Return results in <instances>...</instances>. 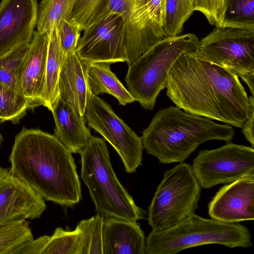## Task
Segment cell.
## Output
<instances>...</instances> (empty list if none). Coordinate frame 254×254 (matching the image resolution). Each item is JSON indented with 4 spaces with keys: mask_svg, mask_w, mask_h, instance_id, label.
Returning a JSON list of instances; mask_svg holds the SVG:
<instances>
[{
    "mask_svg": "<svg viewBox=\"0 0 254 254\" xmlns=\"http://www.w3.org/2000/svg\"><path fill=\"white\" fill-rule=\"evenodd\" d=\"M238 77L185 52L169 71L166 95L186 113L242 128L249 116L250 104Z\"/></svg>",
    "mask_w": 254,
    "mask_h": 254,
    "instance_id": "1",
    "label": "cell"
},
{
    "mask_svg": "<svg viewBox=\"0 0 254 254\" xmlns=\"http://www.w3.org/2000/svg\"><path fill=\"white\" fill-rule=\"evenodd\" d=\"M10 172L45 200L69 207L82 198L72 153L54 134L23 127L9 157Z\"/></svg>",
    "mask_w": 254,
    "mask_h": 254,
    "instance_id": "2",
    "label": "cell"
},
{
    "mask_svg": "<svg viewBox=\"0 0 254 254\" xmlns=\"http://www.w3.org/2000/svg\"><path fill=\"white\" fill-rule=\"evenodd\" d=\"M234 135L230 125L219 124L171 106L156 113L141 138L146 152L166 164L184 162L205 141L228 142Z\"/></svg>",
    "mask_w": 254,
    "mask_h": 254,
    "instance_id": "3",
    "label": "cell"
},
{
    "mask_svg": "<svg viewBox=\"0 0 254 254\" xmlns=\"http://www.w3.org/2000/svg\"><path fill=\"white\" fill-rule=\"evenodd\" d=\"M79 154L81 177L97 213L134 222L144 219L146 212L136 205L114 171L105 139L92 135Z\"/></svg>",
    "mask_w": 254,
    "mask_h": 254,
    "instance_id": "4",
    "label": "cell"
},
{
    "mask_svg": "<svg viewBox=\"0 0 254 254\" xmlns=\"http://www.w3.org/2000/svg\"><path fill=\"white\" fill-rule=\"evenodd\" d=\"M250 230L239 223H226L192 213L168 229L151 231L146 239L145 254H175L208 244L230 249L252 246Z\"/></svg>",
    "mask_w": 254,
    "mask_h": 254,
    "instance_id": "5",
    "label": "cell"
},
{
    "mask_svg": "<svg viewBox=\"0 0 254 254\" xmlns=\"http://www.w3.org/2000/svg\"><path fill=\"white\" fill-rule=\"evenodd\" d=\"M199 40L188 33L166 37L128 65L125 80L135 101L152 110L161 91L166 88L169 71L183 53H193Z\"/></svg>",
    "mask_w": 254,
    "mask_h": 254,
    "instance_id": "6",
    "label": "cell"
},
{
    "mask_svg": "<svg viewBox=\"0 0 254 254\" xmlns=\"http://www.w3.org/2000/svg\"><path fill=\"white\" fill-rule=\"evenodd\" d=\"M201 189L189 163L181 162L166 171L148 207L152 231L168 229L195 213Z\"/></svg>",
    "mask_w": 254,
    "mask_h": 254,
    "instance_id": "7",
    "label": "cell"
},
{
    "mask_svg": "<svg viewBox=\"0 0 254 254\" xmlns=\"http://www.w3.org/2000/svg\"><path fill=\"white\" fill-rule=\"evenodd\" d=\"M189 54L240 77L254 72V29L216 27Z\"/></svg>",
    "mask_w": 254,
    "mask_h": 254,
    "instance_id": "8",
    "label": "cell"
},
{
    "mask_svg": "<svg viewBox=\"0 0 254 254\" xmlns=\"http://www.w3.org/2000/svg\"><path fill=\"white\" fill-rule=\"evenodd\" d=\"M165 0H123L118 14L124 22L126 62L129 65L166 38Z\"/></svg>",
    "mask_w": 254,
    "mask_h": 254,
    "instance_id": "9",
    "label": "cell"
},
{
    "mask_svg": "<svg viewBox=\"0 0 254 254\" xmlns=\"http://www.w3.org/2000/svg\"><path fill=\"white\" fill-rule=\"evenodd\" d=\"M191 167L203 189L229 184L254 176V149L228 142L216 149L200 151Z\"/></svg>",
    "mask_w": 254,
    "mask_h": 254,
    "instance_id": "10",
    "label": "cell"
},
{
    "mask_svg": "<svg viewBox=\"0 0 254 254\" xmlns=\"http://www.w3.org/2000/svg\"><path fill=\"white\" fill-rule=\"evenodd\" d=\"M84 117L88 126L114 147L126 172H135L142 164L143 147L141 137L116 115L109 104L92 93Z\"/></svg>",
    "mask_w": 254,
    "mask_h": 254,
    "instance_id": "11",
    "label": "cell"
},
{
    "mask_svg": "<svg viewBox=\"0 0 254 254\" xmlns=\"http://www.w3.org/2000/svg\"><path fill=\"white\" fill-rule=\"evenodd\" d=\"M75 50L88 64L126 62L124 22L118 14L110 13L83 30Z\"/></svg>",
    "mask_w": 254,
    "mask_h": 254,
    "instance_id": "12",
    "label": "cell"
},
{
    "mask_svg": "<svg viewBox=\"0 0 254 254\" xmlns=\"http://www.w3.org/2000/svg\"><path fill=\"white\" fill-rule=\"evenodd\" d=\"M47 208L45 200L9 168L0 167V224L39 218Z\"/></svg>",
    "mask_w": 254,
    "mask_h": 254,
    "instance_id": "13",
    "label": "cell"
},
{
    "mask_svg": "<svg viewBox=\"0 0 254 254\" xmlns=\"http://www.w3.org/2000/svg\"><path fill=\"white\" fill-rule=\"evenodd\" d=\"M37 0H2L0 3V57L30 43L38 15Z\"/></svg>",
    "mask_w": 254,
    "mask_h": 254,
    "instance_id": "14",
    "label": "cell"
},
{
    "mask_svg": "<svg viewBox=\"0 0 254 254\" xmlns=\"http://www.w3.org/2000/svg\"><path fill=\"white\" fill-rule=\"evenodd\" d=\"M210 217L226 223L254 219V176L239 179L221 187L208 205Z\"/></svg>",
    "mask_w": 254,
    "mask_h": 254,
    "instance_id": "15",
    "label": "cell"
},
{
    "mask_svg": "<svg viewBox=\"0 0 254 254\" xmlns=\"http://www.w3.org/2000/svg\"><path fill=\"white\" fill-rule=\"evenodd\" d=\"M89 65L74 51L64 61L59 78L60 98L81 116H84L91 94L87 80Z\"/></svg>",
    "mask_w": 254,
    "mask_h": 254,
    "instance_id": "16",
    "label": "cell"
},
{
    "mask_svg": "<svg viewBox=\"0 0 254 254\" xmlns=\"http://www.w3.org/2000/svg\"><path fill=\"white\" fill-rule=\"evenodd\" d=\"M48 40L47 33L34 31L27 53L21 90L34 108L43 105Z\"/></svg>",
    "mask_w": 254,
    "mask_h": 254,
    "instance_id": "17",
    "label": "cell"
},
{
    "mask_svg": "<svg viewBox=\"0 0 254 254\" xmlns=\"http://www.w3.org/2000/svg\"><path fill=\"white\" fill-rule=\"evenodd\" d=\"M104 254H145L144 234L137 222L105 217Z\"/></svg>",
    "mask_w": 254,
    "mask_h": 254,
    "instance_id": "18",
    "label": "cell"
},
{
    "mask_svg": "<svg viewBox=\"0 0 254 254\" xmlns=\"http://www.w3.org/2000/svg\"><path fill=\"white\" fill-rule=\"evenodd\" d=\"M55 137L72 153H80L92 136L84 116L72 110L60 98L51 111Z\"/></svg>",
    "mask_w": 254,
    "mask_h": 254,
    "instance_id": "19",
    "label": "cell"
},
{
    "mask_svg": "<svg viewBox=\"0 0 254 254\" xmlns=\"http://www.w3.org/2000/svg\"><path fill=\"white\" fill-rule=\"evenodd\" d=\"M111 64L105 63L89 64L87 80L91 93L97 96L100 93L111 95L123 106L134 102L128 90L111 71Z\"/></svg>",
    "mask_w": 254,
    "mask_h": 254,
    "instance_id": "20",
    "label": "cell"
},
{
    "mask_svg": "<svg viewBox=\"0 0 254 254\" xmlns=\"http://www.w3.org/2000/svg\"><path fill=\"white\" fill-rule=\"evenodd\" d=\"M48 40L43 106L51 111L60 99L58 82L64 62L58 31L56 28L47 33Z\"/></svg>",
    "mask_w": 254,
    "mask_h": 254,
    "instance_id": "21",
    "label": "cell"
},
{
    "mask_svg": "<svg viewBox=\"0 0 254 254\" xmlns=\"http://www.w3.org/2000/svg\"><path fill=\"white\" fill-rule=\"evenodd\" d=\"M33 240L26 220L0 224V254H26Z\"/></svg>",
    "mask_w": 254,
    "mask_h": 254,
    "instance_id": "22",
    "label": "cell"
},
{
    "mask_svg": "<svg viewBox=\"0 0 254 254\" xmlns=\"http://www.w3.org/2000/svg\"><path fill=\"white\" fill-rule=\"evenodd\" d=\"M76 0H42L38 5L36 27L40 33L58 30L65 21L71 20Z\"/></svg>",
    "mask_w": 254,
    "mask_h": 254,
    "instance_id": "23",
    "label": "cell"
},
{
    "mask_svg": "<svg viewBox=\"0 0 254 254\" xmlns=\"http://www.w3.org/2000/svg\"><path fill=\"white\" fill-rule=\"evenodd\" d=\"M30 44L20 45L0 57V84L22 92L21 81Z\"/></svg>",
    "mask_w": 254,
    "mask_h": 254,
    "instance_id": "24",
    "label": "cell"
},
{
    "mask_svg": "<svg viewBox=\"0 0 254 254\" xmlns=\"http://www.w3.org/2000/svg\"><path fill=\"white\" fill-rule=\"evenodd\" d=\"M31 102L20 91L0 83V122L17 124L29 108Z\"/></svg>",
    "mask_w": 254,
    "mask_h": 254,
    "instance_id": "25",
    "label": "cell"
},
{
    "mask_svg": "<svg viewBox=\"0 0 254 254\" xmlns=\"http://www.w3.org/2000/svg\"><path fill=\"white\" fill-rule=\"evenodd\" d=\"M195 0H165L163 30L166 37L182 33L194 10Z\"/></svg>",
    "mask_w": 254,
    "mask_h": 254,
    "instance_id": "26",
    "label": "cell"
},
{
    "mask_svg": "<svg viewBox=\"0 0 254 254\" xmlns=\"http://www.w3.org/2000/svg\"><path fill=\"white\" fill-rule=\"evenodd\" d=\"M105 217L97 213L77 224L81 231L78 254H104L103 233Z\"/></svg>",
    "mask_w": 254,
    "mask_h": 254,
    "instance_id": "27",
    "label": "cell"
},
{
    "mask_svg": "<svg viewBox=\"0 0 254 254\" xmlns=\"http://www.w3.org/2000/svg\"><path fill=\"white\" fill-rule=\"evenodd\" d=\"M220 26L254 29V0H225Z\"/></svg>",
    "mask_w": 254,
    "mask_h": 254,
    "instance_id": "28",
    "label": "cell"
},
{
    "mask_svg": "<svg viewBox=\"0 0 254 254\" xmlns=\"http://www.w3.org/2000/svg\"><path fill=\"white\" fill-rule=\"evenodd\" d=\"M109 0H76L71 20L80 32L108 15Z\"/></svg>",
    "mask_w": 254,
    "mask_h": 254,
    "instance_id": "29",
    "label": "cell"
},
{
    "mask_svg": "<svg viewBox=\"0 0 254 254\" xmlns=\"http://www.w3.org/2000/svg\"><path fill=\"white\" fill-rule=\"evenodd\" d=\"M81 233L77 225L72 231L56 228L41 254H78Z\"/></svg>",
    "mask_w": 254,
    "mask_h": 254,
    "instance_id": "30",
    "label": "cell"
},
{
    "mask_svg": "<svg viewBox=\"0 0 254 254\" xmlns=\"http://www.w3.org/2000/svg\"><path fill=\"white\" fill-rule=\"evenodd\" d=\"M58 31L64 61L69 54L75 51L80 38L81 32L71 20L64 21Z\"/></svg>",
    "mask_w": 254,
    "mask_h": 254,
    "instance_id": "31",
    "label": "cell"
},
{
    "mask_svg": "<svg viewBox=\"0 0 254 254\" xmlns=\"http://www.w3.org/2000/svg\"><path fill=\"white\" fill-rule=\"evenodd\" d=\"M225 0H195L194 10L202 13L212 25L220 26L224 12Z\"/></svg>",
    "mask_w": 254,
    "mask_h": 254,
    "instance_id": "32",
    "label": "cell"
},
{
    "mask_svg": "<svg viewBox=\"0 0 254 254\" xmlns=\"http://www.w3.org/2000/svg\"><path fill=\"white\" fill-rule=\"evenodd\" d=\"M250 104L249 116L245 124L242 127V132L246 139L254 146V97L251 95L249 97Z\"/></svg>",
    "mask_w": 254,
    "mask_h": 254,
    "instance_id": "33",
    "label": "cell"
},
{
    "mask_svg": "<svg viewBox=\"0 0 254 254\" xmlns=\"http://www.w3.org/2000/svg\"><path fill=\"white\" fill-rule=\"evenodd\" d=\"M241 78L248 85L252 95L254 96V72L244 75Z\"/></svg>",
    "mask_w": 254,
    "mask_h": 254,
    "instance_id": "34",
    "label": "cell"
},
{
    "mask_svg": "<svg viewBox=\"0 0 254 254\" xmlns=\"http://www.w3.org/2000/svg\"><path fill=\"white\" fill-rule=\"evenodd\" d=\"M2 140H3V137L0 132V145H1V143L2 141Z\"/></svg>",
    "mask_w": 254,
    "mask_h": 254,
    "instance_id": "35",
    "label": "cell"
}]
</instances>
